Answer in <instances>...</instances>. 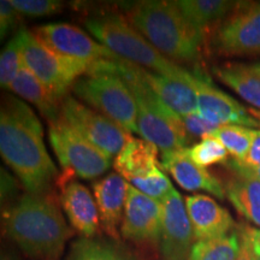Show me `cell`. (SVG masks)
Returning a JSON list of instances; mask_svg holds the SVG:
<instances>
[{
    "instance_id": "cell-2",
    "label": "cell",
    "mask_w": 260,
    "mask_h": 260,
    "mask_svg": "<svg viewBox=\"0 0 260 260\" xmlns=\"http://www.w3.org/2000/svg\"><path fill=\"white\" fill-rule=\"evenodd\" d=\"M6 233L29 258L59 260L73 236L54 199L46 194L25 193L6 212Z\"/></svg>"
},
{
    "instance_id": "cell-34",
    "label": "cell",
    "mask_w": 260,
    "mask_h": 260,
    "mask_svg": "<svg viewBox=\"0 0 260 260\" xmlns=\"http://www.w3.org/2000/svg\"><path fill=\"white\" fill-rule=\"evenodd\" d=\"M241 162L242 164L247 165V167H252V168L260 167V130L254 129L253 139L251 142V147H249L245 159H243Z\"/></svg>"
},
{
    "instance_id": "cell-31",
    "label": "cell",
    "mask_w": 260,
    "mask_h": 260,
    "mask_svg": "<svg viewBox=\"0 0 260 260\" xmlns=\"http://www.w3.org/2000/svg\"><path fill=\"white\" fill-rule=\"evenodd\" d=\"M21 15L28 17H44L60 12L64 4L58 0H10Z\"/></svg>"
},
{
    "instance_id": "cell-8",
    "label": "cell",
    "mask_w": 260,
    "mask_h": 260,
    "mask_svg": "<svg viewBox=\"0 0 260 260\" xmlns=\"http://www.w3.org/2000/svg\"><path fill=\"white\" fill-rule=\"evenodd\" d=\"M23 41V60L52 96L63 102L80 77L88 73L90 64L54 53L28 29H19Z\"/></svg>"
},
{
    "instance_id": "cell-28",
    "label": "cell",
    "mask_w": 260,
    "mask_h": 260,
    "mask_svg": "<svg viewBox=\"0 0 260 260\" xmlns=\"http://www.w3.org/2000/svg\"><path fill=\"white\" fill-rule=\"evenodd\" d=\"M254 129L242 125H222L213 133V138L219 140L228 153L236 160L242 161L251 147Z\"/></svg>"
},
{
    "instance_id": "cell-40",
    "label": "cell",
    "mask_w": 260,
    "mask_h": 260,
    "mask_svg": "<svg viewBox=\"0 0 260 260\" xmlns=\"http://www.w3.org/2000/svg\"><path fill=\"white\" fill-rule=\"evenodd\" d=\"M249 112H251V113H252V115H253V116H254V117H255V118H256V119H258V121L260 122V111H256V110H255V109H249Z\"/></svg>"
},
{
    "instance_id": "cell-6",
    "label": "cell",
    "mask_w": 260,
    "mask_h": 260,
    "mask_svg": "<svg viewBox=\"0 0 260 260\" xmlns=\"http://www.w3.org/2000/svg\"><path fill=\"white\" fill-rule=\"evenodd\" d=\"M71 92L126 133L139 134L135 98L118 75L89 71L73 84Z\"/></svg>"
},
{
    "instance_id": "cell-32",
    "label": "cell",
    "mask_w": 260,
    "mask_h": 260,
    "mask_svg": "<svg viewBox=\"0 0 260 260\" xmlns=\"http://www.w3.org/2000/svg\"><path fill=\"white\" fill-rule=\"evenodd\" d=\"M182 122H183L184 129H186L190 140L195 138L204 139L206 136H211L219 128L218 125L212 124V123L206 121L199 112L182 117Z\"/></svg>"
},
{
    "instance_id": "cell-1",
    "label": "cell",
    "mask_w": 260,
    "mask_h": 260,
    "mask_svg": "<svg viewBox=\"0 0 260 260\" xmlns=\"http://www.w3.org/2000/svg\"><path fill=\"white\" fill-rule=\"evenodd\" d=\"M0 152L27 193L46 194L58 170L44 144V129L32 110L6 94L0 110Z\"/></svg>"
},
{
    "instance_id": "cell-19",
    "label": "cell",
    "mask_w": 260,
    "mask_h": 260,
    "mask_svg": "<svg viewBox=\"0 0 260 260\" xmlns=\"http://www.w3.org/2000/svg\"><path fill=\"white\" fill-rule=\"evenodd\" d=\"M139 69L142 79L148 84L149 88L181 118L198 112L199 110L198 95L193 87L187 83V81L171 79L164 75L152 73L141 67H139Z\"/></svg>"
},
{
    "instance_id": "cell-26",
    "label": "cell",
    "mask_w": 260,
    "mask_h": 260,
    "mask_svg": "<svg viewBox=\"0 0 260 260\" xmlns=\"http://www.w3.org/2000/svg\"><path fill=\"white\" fill-rule=\"evenodd\" d=\"M240 247V229H234L224 236L195 242L191 247L189 260H236Z\"/></svg>"
},
{
    "instance_id": "cell-12",
    "label": "cell",
    "mask_w": 260,
    "mask_h": 260,
    "mask_svg": "<svg viewBox=\"0 0 260 260\" xmlns=\"http://www.w3.org/2000/svg\"><path fill=\"white\" fill-rule=\"evenodd\" d=\"M42 44L58 56L90 64L102 59H118L117 54L94 40L82 29L68 23H48L34 29Z\"/></svg>"
},
{
    "instance_id": "cell-36",
    "label": "cell",
    "mask_w": 260,
    "mask_h": 260,
    "mask_svg": "<svg viewBox=\"0 0 260 260\" xmlns=\"http://www.w3.org/2000/svg\"><path fill=\"white\" fill-rule=\"evenodd\" d=\"M240 234H241V247H240V252L236 260H255L256 255L254 249H253L251 239L247 234L246 226L240 228Z\"/></svg>"
},
{
    "instance_id": "cell-35",
    "label": "cell",
    "mask_w": 260,
    "mask_h": 260,
    "mask_svg": "<svg viewBox=\"0 0 260 260\" xmlns=\"http://www.w3.org/2000/svg\"><path fill=\"white\" fill-rule=\"evenodd\" d=\"M226 165L229 167L230 170L235 172V175H239V176H243V177H249L260 182V167L259 168L247 167V165L242 164L241 161L236 160V159L234 158L233 160L226 161Z\"/></svg>"
},
{
    "instance_id": "cell-4",
    "label": "cell",
    "mask_w": 260,
    "mask_h": 260,
    "mask_svg": "<svg viewBox=\"0 0 260 260\" xmlns=\"http://www.w3.org/2000/svg\"><path fill=\"white\" fill-rule=\"evenodd\" d=\"M126 18L164 57L177 61H194L199 57L205 34L184 17L175 2H140Z\"/></svg>"
},
{
    "instance_id": "cell-10",
    "label": "cell",
    "mask_w": 260,
    "mask_h": 260,
    "mask_svg": "<svg viewBox=\"0 0 260 260\" xmlns=\"http://www.w3.org/2000/svg\"><path fill=\"white\" fill-rule=\"evenodd\" d=\"M212 47L226 56L260 53V2L237 5L214 32Z\"/></svg>"
},
{
    "instance_id": "cell-18",
    "label": "cell",
    "mask_w": 260,
    "mask_h": 260,
    "mask_svg": "<svg viewBox=\"0 0 260 260\" xmlns=\"http://www.w3.org/2000/svg\"><path fill=\"white\" fill-rule=\"evenodd\" d=\"M184 149L162 154L161 167L183 189L189 191L204 190L223 200L225 198V188L220 181L205 168L195 164Z\"/></svg>"
},
{
    "instance_id": "cell-14",
    "label": "cell",
    "mask_w": 260,
    "mask_h": 260,
    "mask_svg": "<svg viewBox=\"0 0 260 260\" xmlns=\"http://www.w3.org/2000/svg\"><path fill=\"white\" fill-rule=\"evenodd\" d=\"M161 203L142 194L128 183L121 234L134 242H159L161 234Z\"/></svg>"
},
{
    "instance_id": "cell-29",
    "label": "cell",
    "mask_w": 260,
    "mask_h": 260,
    "mask_svg": "<svg viewBox=\"0 0 260 260\" xmlns=\"http://www.w3.org/2000/svg\"><path fill=\"white\" fill-rule=\"evenodd\" d=\"M184 151L188 157L201 168L228 161L226 148L219 140L213 136H206L201 139L199 144H195L193 147H187Z\"/></svg>"
},
{
    "instance_id": "cell-11",
    "label": "cell",
    "mask_w": 260,
    "mask_h": 260,
    "mask_svg": "<svg viewBox=\"0 0 260 260\" xmlns=\"http://www.w3.org/2000/svg\"><path fill=\"white\" fill-rule=\"evenodd\" d=\"M186 81L197 93L198 112L206 121L218 126L242 125L251 129L260 126V122L249 112V109L217 88L205 75L189 73Z\"/></svg>"
},
{
    "instance_id": "cell-15",
    "label": "cell",
    "mask_w": 260,
    "mask_h": 260,
    "mask_svg": "<svg viewBox=\"0 0 260 260\" xmlns=\"http://www.w3.org/2000/svg\"><path fill=\"white\" fill-rule=\"evenodd\" d=\"M186 207L195 242L224 236L233 232V228L235 226L230 213L207 195L197 194L187 197Z\"/></svg>"
},
{
    "instance_id": "cell-27",
    "label": "cell",
    "mask_w": 260,
    "mask_h": 260,
    "mask_svg": "<svg viewBox=\"0 0 260 260\" xmlns=\"http://www.w3.org/2000/svg\"><path fill=\"white\" fill-rule=\"evenodd\" d=\"M23 65V41L21 30L3 48L0 54V84L3 89H10Z\"/></svg>"
},
{
    "instance_id": "cell-21",
    "label": "cell",
    "mask_w": 260,
    "mask_h": 260,
    "mask_svg": "<svg viewBox=\"0 0 260 260\" xmlns=\"http://www.w3.org/2000/svg\"><path fill=\"white\" fill-rule=\"evenodd\" d=\"M10 90L32 104L48 123L57 121L60 117L61 103L51 95L44 84L28 69L24 60L18 75L10 87Z\"/></svg>"
},
{
    "instance_id": "cell-17",
    "label": "cell",
    "mask_w": 260,
    "mask_h": 260,
    "mask_svg": "<svg viewBox=\"0 0 260 260\" xmlns=\"http://www.w3.org/2000/svg\"><path fill=\"white\" fill-rule=\"evenodd\" d=\"M128 183L118 174H110L93 184L94 199L99 211L100 226L107 235L117 240L123 222Z\"/></svg>"
},
{
    "instance_id": "cell-9",
    "label": "cell",
    "mask_w": 260,
    "mask_h": 260,
    "mask_svg": "<svg viewBox=\"0 0 260 260\" xmlns=\"http://www.w3.org/2000/svg\"><path fill=\"white\" fill-rule=\"evenodd\" d=\"M60 117L111 159L121 152L130 135L111 119L71 96L61 102Z\"/></svg>"
},
{
    "instance_id": "cell-5",
    "label": "cell",
    "mask_w": 260,
    "mask_h": 260,
    "mask_svg": "<svg viewBox=\"0 0 260 260\" xmlns=\"http://www.w3.org/2000/svg\"><path fill=\"white\" fill-rule=\"evenodd\" d=\"M84 27L117 56L146 70L183 81L189 74L155 50L124 16L110 14L90 17L84 22Z\"/></svg>"
},
{
    "instance_id": "cell-20",
    "label": "cell",
    "mask_w": 260,
    "mask_h": 260,
    "mask_svg": "<svg viewBox=\"0 0 260 260\" xmlns=\"http://www.w3.org/2000/svg\"><path fill=\"white\" fill-rule=\"evenodd\" d=\"M159 148L145 139L128 136L124 146L113 161V168L119 176L129 182L134 178L147 176L159 169Z\"/></svg>"
},
{
    "instance_id": "cell-33",
    "label": "cell",
    "mask_w": 260,
    "mask_h": 260,
    "mask_svg": "<svg viewBox=\"0 0 260 260\" xmlns=\"http://www.w3.org/2000/svg\"><path fill=\"white\" fill-rule=\"evenodd\" d=\"M21 23V14L11 5L10 0L0 2V38L4 40L9 32L15 30Z\"/></svg>"
},
{
    "instance_id": "cell-22",
    "label": "cell",
    "mask_w": 260,
    "mask_h": 260,
    "mask_svg": "<svg viewBox=\"0 0 260 260\" xmlns=\"http://www.w3.org/2000/svg\"><path fill=\"white\" fill-rule=\"evenodd\" d=\"M217 79L239 94L245 102L260 110V76L248 65L225 64L213 68Z\"/></svg>"
},
{
    "instance_id": "cell-7",
    "label": "cell",
    "mask_w": 260,
    "mask_h": 260,
    "mask_svg": "<svg viewBox=\"0 0 260 260\" xmlns=\"http://www.w3.org/2000/svg\"><path fill=\"white\" fill-rule=\"evenodd\" d=\"M48 135L52 148L64 169V175L58 180L60 187L74 176L84 180L96 178L111 167V158L79 134L61 117L48 123Z\"/></svg>"
},
{
    "instance_id": "cell-23",
    "label": "cell",
    "mask_w": 260,
    "mask_h": 260,
    "mask_svg": "<svg viewBox=\"0 0 260 260\" xmlns=\"http://www.w3.org/2000/svg\"><path fill=\"white\" fill-rule=\"evenodd\" d=\"M225 194L241 216L260 226V182L235 175L228 181Z\"/></svg>"
},
{
    "instance_id": "cell-24",
    "label": "cell",
    "mask_w": 260,
    "mask_h": 260,
    "mask_svg": "<svg viewBox=\"0 0 260 260\" xmlns=\"http://www.w3.org/2000/svg\"><path fill=\"white\" fill-rule=\"evenodd\" d=\"M175 4L198 30L205 34V29L212 22L228 17L239 3L226 0H176Z\"/></svg>"
},
{
    "instance_id": "cell-30",
    "label": "cell",
    "mask_w": 260,
    "mask_h": 260,
    "mask_svg": "<svg viewBox=\"0 0 260 260\" xmlns=\"http://www.w3.org/2000/svg\"><path fill=\"white\" fill-rule=\"evenodd\" d=\"M130 183L142 194L159 201L174 189L170 180L159 169L153 174L147 175V176L134 178V180L130 181Z\"/></svg>"
},
{
    "instance_id": "cell-38",
    "label": "cell",
    "mask_w": 260,
    "mask_h": 260,
    "mask_svg": "<svg viewBox=\"0 0 260 260\" xmlns=\"http://www.w3.org/2000/svg\"><path fill=\"white\" fill-rule=\"evenodd\" d=\"M2 260H22L19 256H17L14 253H3L2 254Z\"/></svg>"
},
{
    "instance_id": "cell-13",
    "label": "cell",
    "mask_w": 260,
    "mask_h": 260,
    "mask_svg": "<svg viewBox=\"0 0 260 260\" xmlns=\"http://www.w3.org/2000/svg\"><path fill=\"white\" fill-rule=\"evenodd\" d=\"M160 252L165 260H188L195 239L186 204L181 194L172 189L160 200Z\"/></svg>"
},
{
    "instance_id": "cell-16",
    "label": "cell",
    "mask_w": 260,
    "mask_h": 260,
    "mask_svg": "<svg viewBox=\"0 0 260 260\" xmlns=\"http://www.w3.org/2000/svg\"><path fill=\"white\" fill-rule=\"evenodd\" d=\"M61 206L74 230L92 239L100 228L99 211L88 188L71 180L61 186Z\"/></svg>"
},
{
    "instance_id": "cell-3",
    "label": "cell",
    "mask_w": 260,
    "mask_h": 260,
    "mask_svg": "<svg viewBox=\"0 0 260 260\" xmlns=\"http://www.w3.org/2000/svg\"><path fill=\"white\" fill-rule=\"evenodd\" d=\"M89 71H107L118 75L135 98L138 107L139 134L152 142L161 153L183 151L191 140L182 118L165 105L142 79L139 65L118 59H102L92 64Z\"/></svg>"
},
{
    "instance_id": "cell-25",
    "label": "cell",
    "mask_w": 260,
    "mask_h": 260,
    "mask_svg": "<svg viewBox=\"0 0 260 260\" xmlns=\"http://www.w3.org/2000/svg\"><path fill=\"white\" fill-rule=\"evenodd\" d=\"M67 260H135L132 253L109 240L82 237L71 246Z\"/></svg>"
},
{
    "instance_id": "cell-37",
    "label": "cell",
    "mask_w": 260,
    "mask_h": 260,
    "mask_svg": "<svg viewBox=\"0 0 260 260\" xmlns=\"http://www.w3.org/2000/svg\"><path fill=\"white\" fill-rule=\"evenodd\" d=\"M247 234H248L249 239H251L253 249L256 256L260 255V229H254V228L246 226Z\"/></svg>"
},
{
    "instance_id": "cell-39",
    "label": "cell",
    "mask_w": 260,
    "mask_h": 260,
    "mask_svg": "<svg viewBox=\"0 0 260 260\" xmlns=\"http://www.w3.org/2000/svg\"><path fill=\"white\" fill-rule=\"evenodd\" d=\"M249 68H251V69L254 71L255 74H258L259 76H260V61H255V63H253V64H249L248 65Z\"/></svg>"
},
{
    "instance_id": "cell-41",
    "label": "cell",
    "mask_w": 260,
    "mask_h": 260,
    "mask_svg": "<svg viewBox=\"0 0 260 260\" xmlns=\"http://www.w3.org/2000/svg\"><path fill=\"white\" fill-rule=\"evenodd\" d=\"M255 260H260V255H259V256H256Z\"/></svg>"
}]
</instances>
